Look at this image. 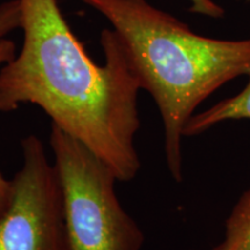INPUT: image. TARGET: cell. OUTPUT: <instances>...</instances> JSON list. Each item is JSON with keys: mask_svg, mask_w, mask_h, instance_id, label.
<instances>
[{"mask_svg": "<svg viewBox=\"0 0 250 250\" xmlns=\"http://www.w3.org/2000/svg\"><path fill=\"white\" fill-rule=\"evenodd\" d=\"M21 4L20 0H7L0 4V39L9 33L21 28Z\"/></svg>", "mask_w": 250, "mask_h": 250, "instance_id": "obj_7", "label": "cell"}, {"mask_svg": "<svg viewBox=\"0 0 250 250\" xmlns=\"http://www.w3.org/2000/svg\"><path fill=\"white\" fill-rule=\"evenodd\" d=\"M15 57V44L13 41L6 39H0V68L6 62H11ZM9 186L11 182L6 180L0 173V213L4 211L8 202Z\"/></svg>", "mask_w": 250, "mask_h": 250, "instance_id": "obj_8", "label": "cell"}, {"mask_svg": "<svg viewBox=\"0 0 250 250\" xmlns=\"http://www.w3.org/2000/svg\"><path fill=\"white\" fill-rule=\"evenodd\" d=\"M212 250H250V189L242 193L227 218L224 241Z\"/></svg>", "mask_w": 250, "mask_h": 250, "instance_id": "obj_6", "label": "cell"}, {"mask_svg": "<svg viewBox=\"0 0 250 250\" xmlns=\"http://www.w3.org/2000/svg\"><path fill=\"white\" fill-rule=\"evenodd\" d=\"M22 165L0 213V250H70L58 171L35 134L21 140Z\"/></svg>", "mask_w": 250, "mask_h": 250, "instance_id": "obj_4", "label": "cell"}, {"mask_svg": "<svg viewBox=\"0 0 250 250\" xmlns=\"http://www.w3.org/2000/svg\"><path fill=\"white\" fill-rule=\"evenodd\" d=\"M250 120V76L247 86L233 98L225 99L201 114H195L183 130L184 137L198 136L226 121Z\"/></svg>", "mask_w": 250, "mask_h": 250, "instance_id": "obj_5", "label": "cell"}, {"mask_svg": "<svg viewBox=\"0 0 250 250\" xmlns=\"http://www.w3.org/2000/svg\"><path fill=\"white\" fill-rule=\"evenodd\" d=\"M241 1H247V2H250V0H241Z\"/></svg>", "mask_w": 250, "mask_h": 250, "instance_id": "obj_10", "label": "cell"}, {"mask_svg": "<svg viewBox=\"0 0 250 250\" xmlns=\"http://www.w3.org/2000/svg\"><path fill=\"white\" fill-rule=\"evenodd\" d=\"M23 44L0 68V111L35 104L129 182L140 169L134 138L140 86L114 29L101 33L95 64L71 30L58 0H20Z\"/></svg>", "mask_w": 250, "mask_h": 250, "instance_id": "obj_1", "label": "cell"}, {"mask_svg": "<svg viewBox=\"0 0 250 250\" xmlns=\"http://www.w3.org/2000/svg\"><path fill=\"white\" fill-rule=\"evenodd\" d=\"M70 250H140L145 235L115 191L117 176L80 140L51 123Z\"/></svg>", "mask_w": 250, "mask_h": 250, "instance_id": "obj_3", "label": "cell"}, {"mask_svg": "<svg viewBox=\"0 0 250 250\" xmlns=\"http://www.w3.org/2000/svg\"><path fill=\"white\" fill-rule=\"evenodd\" d=\"M189 9L192 13L205 15L212 19H220L224 17V8L214 2V0H189Z\"/></svg>", "mask_w": 250, "mask_h": 250, "instance_id": "obj_9", "label": "cell"}, {"mask_svg": "<svg viewBox=\"0 0 250 250\" xmlns=\"http://www.w3.org/2000/svg\"><path fill=\"white\" fill-rule=\"evenodd\" d=\"M110 22L140 89L160 111L168 170L183 179L182 139L197 107L228 81L250 76V39L198 35L147 0H83Z\"/></svg>", "mask_w": 250, "mask_h": 250, "instance_id": "obj_2", "label": "cell"}]
</instances>
